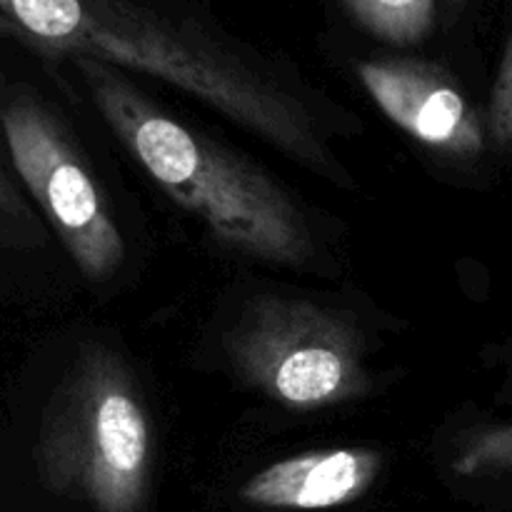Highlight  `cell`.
Returning a JSON list of instances; mask_svg holds the SVG:
<instances>
[{
  "label": "cell",
  "mask_w": 512,
  "mask_h": 512,
  "mask_svg": "<svg viewBox=\"0 0 512 512\" xmlns=\"http://www.w3.org/2000/svg\"><path fill=\"white\" fill-rule=\"evenodd\" d=\"M0 133L10 168L73 258L83 278L110 280L125 260V240L98 183L58 115L30 90L0 100Z\"/></svg>",
  "instance_id": "5b68a950"
},
{
  "label": "cell",
  "mask_w": 512,
  "mask_h": 512,
  "mask_svg": "<svg viewBox=\"0 0 512 512\" xmlns=\"http://www.w3.org/2000/svg\"><path fill=\"white\" fill-rule=\"evenodd\" d=\"M75 68L115 138L220 243L290 268L313 258L305 215L270 175L155 108L113 65L75 58Z\"/></svg>",
  "instance_id": "7a4b0ae2"
},
{
  "label": "cell",
  "mask_w": 512,
  "mask_h": 512,
  "mask_svg": "<svg viewBox=\"0 0 512 512\" xmlns=\"http://www.w3.org/2000/svg\"><path fill=\"white\" fill-rule=\"evenodd\" d=\"M0 20L48 53L138 70L183 90L295 163L350 185L295 95L138 0H0Z\"/></svg>",
  "instance_id": "6da1fadb"
},
{
  "label": "cell",
  "mask_w": 512,
  "mask_h": 512,
  "mask_svg": "<svg viewBox=\"0 0 512 512\" xmlns=\"http://www.w3.org/2000/svg\"><path fill=\"white\" fill-rule=\"evenodd\" d=\"M0 28H3V25H0ZM3 30H5V28H3Z\"/></svg>",
  "instance_id": "4fadbf2b"
},
{
  "label": "cell",
  "mask_w": 512,
  "mask_h": 512,
  "mask_svg": "<svg viewBox=\"0 0 512 512\" xmlns=\"http://www.w3.org/2000/svg\"><path fill=\"white\" fill-rule=\"evenodd\" d=\"M3 100V83H0ZM45 245V225L35 215L10 168L8 150L0 143V248L35 250Z\"/></svg>",
  "instance_id": "9c48e42d"
},
{
  "label": "cell",
  "mask_w": 512,
  "mask_h": 512,
  "mask_svg": "<svg viewBox=\"0 0 512 512\" xmlns=\"http://www.w3.org/2000/svg\"><path fill=\"white\" fill-rule=\"evenodd\" d=\"M235 373L290 410H323L370 390L365 340L353 320L300 298L258 295L225 338Z\"/></svg>",
  "instance_id": "277c9868"
},
{
  "label": "cell",
  "mask_w": 512,
  "mask_h": 512,
  "mask_svg": "<svg viewBox=\"0 0 512 512\" xmlns=\"http://www.w3.org/2000/svg\"><path fill=\"white\" fill-rule=\"evenodd\" d=\"M370 98L398 128L440 153L473 158L485 150V125L448 73L405 58L365 60L358 68Z\"/></svg>",
  "instance_id": "8992f818"
},
{
  "label": "cell",
  "mask_w": 512,
  "mask_h": 512,
  "mask_svg": "<svg viewBox=\"0 0 512 512\" xmlns=\"http://www.w3.org/2000/svg\"><path fill=\"white\" fill-rule=\"evenodd\" d=\"M488 138L498 148H512V33L495 78L488 105Z\"/></svg>",
  "instance_id": "8fae6325"
},
{
  "label": "cell",
  "mask_w": 512,
  "mask_h": 512,
  "mask_svg": "<svg viewBox=\"0 0 512 512\" xmlns=\"http://www.w3.org/2000/svg\"><path fill=\"white\" fill-rule=\"evenodd\" d=\"M363 28L393 45H415L435 23V0H345Z\"/></svg>",
  "instance_id": "ba28073f"
},
{
  "label": "cell",
  "mask_w": 512,
  "mask_h": 512,
  "mask_svg": "<svg viewBox=\"0 0 512 512\" xmlns=\"http://www.w3.org/2000/svg\"><path fill=\"white\" fill-rule=\"evenodd\" d=\"M150 455V418L133 373L105 345H83L43 410L40 483L95 512H140Z\"/></svg>",
  "instance_id": "3957f363"
},
{
  "label": "cell",
  "mask_w": 512,
  "mask_h": 512,
  "mask_svg": "<svg viewBox=\"0 0 512 512\" xmlns=\"http://www.w3.org/2000/svg\"><path fill=\"white\" fill-rule=\"evenodd\" d=\"M445 3H448V5H460V3H463V0H445Z\"/></svg>",
  "instance_id": "7c38bea8"
},
{
  "label": "cell",
  "mask_w": 512,
  "mask_h": 512,
  "mask_svg": "<svg viewBox=\"0 0 512 512\" xmlns=\"http://www.w3.org/2000/svg\"><path fill=\"white\" fill-rule=\"evenodd\" d=\"M383 455L370 448H330L290 455L250 475L240 498L265 510H333L363 498L378 480Z\"/></svg>",
  "instance_id": "52a82bcc"
},
{
  "label": "cell",
  "mask_w": 512,
  "mask_h": 512,
  "mask_svg": "<svg viewBox=\"0 0 512 512\" xmlns=\"http://www.w3.org/2000/svg\"><path fill=\"white\" fill-rule=\"evenodd\" d=\"M453 470L460 478L512 470V423L470 435L455 453Z\"/></svg>",
  "instance_id": "30bf717a"
}]
</instances>
